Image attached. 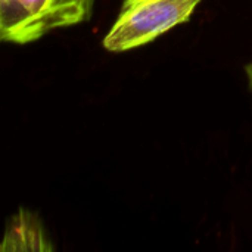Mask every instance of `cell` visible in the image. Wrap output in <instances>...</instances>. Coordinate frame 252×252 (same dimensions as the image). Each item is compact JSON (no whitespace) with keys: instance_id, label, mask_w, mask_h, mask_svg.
<instances>
[{"instance_id":"cell-1","label":"cell","mask_w":252,"mask_h":252,"mask_svg":"<svg viewBox=\"0 0 252 252\" xmlns=\"http://www.w3.org/2000/svg\"><path fill=\"white\" fill-rule=\"evenodd\" d=\"M204 0H123L120 13L103 37L108 52L145 46L190 19Z\"/></svg>"},{"instance_id":"cell-4","label":"cell","mask_w":252,"mask_h":252,"mask_svg":"<svg viewBox=\"0 0 252 252\" xmlns=\"http://www.w3.org/2000/svg\"><path fill=\"white\" fill-rule=\"evenodd\" d=\"M245 72H247V80H248V87H250V92L252 94V61L247 65L245 68Z\"/></svg>"},{"instance_id":"cell-2","label":"cell","mask_w":252,"mask_h":252,"mask_svg":"<svg viewBox=\"0 0 252 252\" xmlns=\"http://www.w3.org/2000/svg\"><path fill=\"white\" fill-rule=\"evenodd\" d=\"M94 0H0V38L28 44L47 32L87 21Z\"/></svg>"},{"instance_id":"cell-3","label":"cell","mask_w":252,"mask_h":252,"mask_svg":"<svg viewBox=\"0 0 252 252\" xmlns=\"http://www.w3.org/2000/svg\"><path fill=\"white\" fill-rule=\"evenodd\" d=\"M0 251H55L41 220L31 211L21 208L10 217Z\"/></svg>"}]
</instances>
